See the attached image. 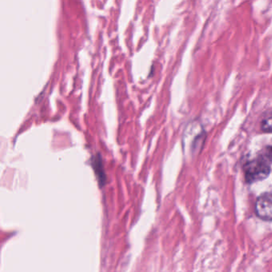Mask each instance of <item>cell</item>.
Instances as JSON below:
<instances>
[{"label": "cell", "instance_id": "2", "mask_svg": "<svg viewBox=\"0 0 272 272\" xmlns=\"http://www.w3.org/2000/svg\"><path fill=\"white\" fill-rule=\"evenodd\" d=\"M255 212L259 218L272 221V194L265 193L255 202Z\"/></svg>", "mask_w": 272, "mask_h": 272}, {"label": "cell", "instance_id": "1", "mask_svg": "<svg viewBox=\"0 0 272 272\" xmlns=\"http://www.w3.org/2000/svg\"><path fill=\"white\" fill-rule=\"evenodd\" d=\"M245 173L247 182L255 183L268 177L271 168L265 159H255L245 165Z\"/></svg>", "mask_w": 272, "mask_h": 272}, {"label": "cell", "instance_id": "4", "mask_svg": "<svg viewBox=\"0 0 272 272\" xmlns=\"http://www.w3.org/2000/svg\"><path fill=\"white\" fill-rule=\"evenodd\" d=\"M261 129L265 133H272V115L268 116L263 120Z\"/></svg>", "mask_w": 272, "mask_h": 272}, {"label": "cell", "instance_id": "3", "mask_svg": "<svg viewBox=\"0 0 272 272\" xmlns=\"http://www.w3.org/2000/svg\"><path fill=\"white\" fill-rule=\"evenodd\" d=\"M91 165L95 170L99 185L101 187L104 186L106 181V176H105L101 155L98 153L91 158Z\"/></svg>", "mask_w": 272, "mask_h": 272}, {"label": "cell", "instance_id": "5", "mask_svg": "<svg viewBox=\"0 0 272 272\" xmlns=\"http://www.w3.org/2000/svg\"><path fill=\"white\" fill-rule=\"evenodd\" d=\"M264 156H265L266 159H268L269 161H272V146L267 148V149L265 150Z\"/></svg>", "mask_w": 272, "mask_h": 272}]
</instances>
